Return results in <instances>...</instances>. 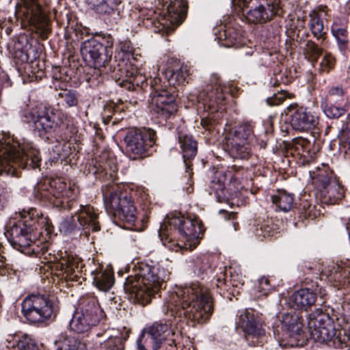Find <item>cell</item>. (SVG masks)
<instances>
[{
    "label": "cell",
    "mask_w": 350,
    "mask_h": 350,
    "mask_svg": "<svg viewBox=\"0 0 350 350\" xmlns=\"http://www.w3.org/2000/svg\"><path fill=\"white\" fill-rule=\"evenodd\" d=\"M329 299V294L323 286L307 278L284 291L280 295L278 307L279 310L309 313L326 305Z\"/></svg>",
    "instance_id": "2e32d148"
},
{
    "label": "cell",
    "mask_w": 350,
    "mask_h": 350,
    "mask_svg": "<svg viewBox=\"0 0 350 350\" xmlns=\"http://www.w3.org/2000/svg\"><path fill=\"white\" fill-rule=\"evenodd\" d=\"M235 330L252 347H262L267 345L271 338V327L267 318L254 308H246L237 312Z\"/></svg>",
    "instance_id": "44dd1931"
},
{
    "label": "cell",
    "mask_w": 350,
    "mask_h": 350,
    "mask_svg": "<svg viewBox=\"0 0 350 350\" xmlns=\"http://www.w3.org/2000/svg\"><path fill=\"white\" fill-rule=\"evenodd\" d=\"M141 3V2H140ZM137 3L133 12L139 21H148L159 31H167L176 27L183 17L185 11L183 1H151Z\"/></svg>",
    "instance_id": "d6986e66"
},
{
    "label": "cell",
    "mask_w": 350,
    "mask_h": 350,
    "mask_svg": "<svg viewBox=\"0 0 350 350\" xmlns=\"http://www.w3.org/2000/svg\"><path fill=\"white\" fill-rule=\"evenodd\" d=\"M215 310L212 291L198 281L175 284L167 293L163 304L167 319L193 328L209 323Z\"/></svg>",
    "instance_id": "277c9868"
},
{
    "label": "cell",
    "mask_w": 350,
    "mask_h": 350,
    "mask_svg": "<svg viewBox=\"0 0 350 350\" xmlns=\"http://www.w3.org/2000/svg\"><path fill=\"white\" fill-rule=\"evenodd\" d=\"M21 118L29 129L47 143L61 146L82 137L72 116L45 102L27 101L21 109Z\"/></svg>",
    "instance_id": "5b68a950"
},
{
    "label": "cell",
    "mask_w": 350,
    "mask_h": 350,
    "mask_svg": "<svg viewBox=\"0 0 350 350\" xmlns=\"http://www.w3.org/2000/svg\"><path fill=\"white\" fill-rule=\"evenodd\" d=\"M240 10L244 18L254 23H264L272 18L276 10L275 1H240Z\"/></svg>",
    "instance_id": "4316f807"
},
{
    "label": "cell",
    "mask_w": 350,
    "mask_h": 350,
    "mask_svg": "<svg viewBox=\"0 0 350 350\" xmlns=\"http://www.w3.org/2000/svg\"><path fill=\"white\" fill-rule=\"evenodd\" d=\"M149 108L154 120L166 121L178 113V99L168 90L157 89L150 96Z\"/></svg>",
    "instance_id": "d4e9b609"
},
{
    "label": "cell",
    "mask_w": 350,
    "mask_h": 350,
    "mask_svg": "<svg viewBox=\"0 0 350 350\" xmlns=\"http://www.w3.org/2000/svg\"><path fill=\"white\" fill-rule=\"evenodd\" d=\"M111 71L115 81L127 90H141L146 85V75L141 55L129 40L117 44Z\"/></svg>",
    "instance_id": "9a60e30c"
},
{
    "label": "cell",
    "mask_w": 350,
    "mask_h": 350,
    "mask_svg": "<svg viewBox=\"0 0 350 350\" xmlns=\"http://www.w3.org/2000/svg\"><path fill=\"white\" fill-rule=\"evenodd\" d=\"M45 2L18 1L16 6V18L22 28L37 39L46 40L52 30L51 12Z\"/></svg>",
    "instance_id": "7402d4cb"
},
{
    "label": "cell",
    "mask_w": 350,
    "mask_h": 350,
    "mask_svg": "<svg viewBox=\"0 0 350 350\" xmlns=\"http://www.w3.org/2000/svg\"><path fill=\"white\" fill-rule=\"evenodd\" d=\"M282 220L272 215H255L250 221L251 231L260 241H269L281 233Z\"/></svg>",
    "instance_id": "484cf974"
},
{
    "label": "cell",
    "mask_w": 350,
    "mask_h": 350,
    "mask_svg": "<svg viewBox=\"0 0 350 350\" xmlns=\"http://www.w3.org/2000/svg\"><path fill=\"white\" fill-rule=\"evenodd\" d=\"M107 321L96 295L88 293L78 300L68 329L73 334L86 337L103 328Z\"/></svg>",
    "instance_id": "ac0fdd59"
},
{
    "label": "cell",
    "mask_w": 350,
    "mask_h": 350,
    "mask_svg": "<svg viewBox=\"0 0 350 350\" xmlns=\"http://www.w3.org/2000/svg\"><path fill=\"white\" fill-rule=\"evenodd\" d=\"M34 201L53 211L66 212L79 202L81 189L77 183L66 174L49 172L42 176L33 188Z\"/></svg>",
    "instance_id": "7c38bea8"
},
{
    "label": "cell",
    "mask_w": 350,
    "mask_h": 350,
    "mask_svg": "<svg viewBox=\"0 0 350 350\" xmlns=\"http://www.w3.org/2000/svg\"><path fill=\"white\" fill-rule=\"evenodd\" d=\"M94 285L100 291L107 292L114 284V273L111 265L100 269L98 268L93 273Z\"/></svg>",
    "instance_id": "4dcf8cb0"
},
{
    "label": "cell",
    "mask_w": 350,
    "mask_h": 350,
    "mask_svg": "<svg viewBox=\"0 0 350 350\" xmlns=\"http://www.w3.org/2000/svg\"><path fill=\"white\" fill-rule=\"evenodd\" d=\"M113 140L120 151L131 161L143 160L157 148L156 133L146 127H127L120 130Z\"/></svg>",
    "instance_id": "ffe728a7"
},
{
    "label": "cell",
    "mask_w": 350,
    "mask_h": 350,
    "mask_svg": "<svg viewBox=\"0 0 350 350\" xmlns=\"http://www.w3.org/2000/svg\"><path fill=\"white\" fill-rule=\"evenodd\" d=\"M191 73L189 65L178 56L165 55L157 66L156 81H159L167 88H182L188 83Z\"/></svg>",
    "instance_id": "cb8c5ba5"
},
{
    "label": "cell",
    "mask_w": 350,
    "mask_h": 350,
    "mask_svg": "<svg viewBox=\"0 0 350 350\" xmlns=\"http://www.w3.org/2000/svg\"><path fill=\"white\" fill-rule=\"evenodd\" d=\"M5 346L6 350H50L38 338L23 332L10 334Z\"/></svg>",
    "instance_id": "f546056e"
},
{
    "label": "cell",
    "mask_w": 350,
    "mask_h": 350,
    "mask_svg": "<svg viewBox=\"0 0 350 350\" xmlns=\"http://www.w3.org/2000/svg\"><path fill=\"white\" fill-rule=\"evenodd\" d=\"M340 311L350 332V292L344 295L340 299Z\"/></svg>",
    "instance_id": "d6a6232c"
},
{
    "label": "cell",
    "mask_w": 350,
    "mask_h": 350,
    "mask_svg": "<svg viewBox=\"0 0 350 350\" xmlns=\"http://www.w3.org/2000/svg\"><path fill=\"white\" fill-rule=\"evenodd\" d=\"M102 193L105 211L115 225L133 232L148 228L153 204L146 187L134 183H109Z\"/></svg>",
    "instance_id": "7a4b0ae2"
},
{
    "label": "cell",
    "mask_w": 350,
    "mask_h": 350,
    "mask_svg": "<svg viewBox=\"0 0 350 350\" xmlns=\"http://www.w3.org/2000/svg\"><path fill=\"white\" fill-rule=\"evenodd\" d=\"M310 340L315 344L336 349H350V332L341 313L327 304L307 314Z\"/></svg>",
    "instance_id": "8fae6325"
},
{
    "label": "cell",
    "mask_w": 350,
    "mask_h": 350,
    "mask_svg": "<svg viewBox=\"0 0 350 350\" xmlns=\"http://www.w3.org/2000/svg\"><path fill=\"white\" fill-rule=\"evenodd\" d=\"M48 215L35 207H25L12 214L4 226L11 246L30 258H41L52 247L55 233Z\"/></svg>",
    "instance_id": "3957f363"
},
{
    "label": "cell",
    "mask_w": 350,
    "mask_h": 350,
    "mask_svg": "<svg viewBox=\"0 0 350 350\" xmlns=\"http://www.w3.org/2000/svg\"><path fill=\"white\" fill-rule=\"evenodd\" d=\"M56 350H89L88 343L81 338L63 334L56 341Z\"/></svg>",
    "instance_id": "1f68e13d"
},
{
    "label": "cell",
    "mask_w": 350,
    "mask_h": 350,
    "mask_svg": "<svg viewBox=\"0 0 350 350\" xmlns=\"http://www.w3.org/2000/svg\"><path fill=\"white\" fill-rule=\"evenodd\" d=\"M78 22L71 24L69 21L62 64L53 72L55 79L66 85L99 79L105 75L112 57V37L92 33Z\"/></svg>",
    "instance_id": "6da1fadb"
},
{
    "label": "cell",
    "mask_w": 350,
    "mask_h": 350,
    "mask_svg": "<svg viewBox=\"0 0 350 350\" xmlns=\"http://www.w3.org/2000/svg\"><path fill=\"white\" fill-rule=\"evenodd\" d=\"M7 53L24 83L40 82L46 76L47 58L43 44L29 33L12 36Z\"/></svg>",
    "instance_id": "30bf717a"
},
{
    "label": "cell",
    "mask_w": 350,
    "mask_h": 350,
    "mask_svg": "<svg viewBox=\"0 0 350 350\" xmlns=\"http://www.w3.org/2000/svg\"><path fill=\"white\" fill-rule=\"evenodd\" d=\"M239 125L232 129L226 137V144L228 152L237 158L243 159L250 154V134L248 128Z\"/></svg>",
    "instance_id": "83f0119b"
},
{
    "label": "cell",
    "mask_w": 350,
    "mask_h": 350,
    "mask_svg": "<svg viewBox=\"0 0 350 350\" xmlns=\"http://www.w3.org/2000/svg\"><path fill=\"white\" fill-rule=\"evenodd\" d=\"M172 271L167 266L149 259H135L129 267L123 288L135 306L146 307L162 296Z\"/></svg>",
    "instance_id": "52a82bcc"
},
{
    "label": "cell",
    "mask_w": 350,
    "mask_h": 350,
    "mask_svg": "<svg viewBox=\"0 0 350 350\" xmlns=\"http://www.w3.org/2000/svg\"><path fill=\"white\" fill-rule=\"evenodd\" d=\"M136 350H198L183 326L164 319L146 325L136 342Z\"/></svg>",
    "instance_id": "4fadbf2b"
},
{
    "label": "cell",
    "mask_w": 350,
    "mask_h": 350,
    "mask_svg": "<svg viewBox=\"0 0 350 350\" xmlns=\"http://www.w3.org/2000/svg\"><path fill=\"white\" fill-rule=\"evenodd\" d=\"M60 310V303L52 290L36 286L27 289L10 307L8 314L36 327L53 323Z\"/></svg>",
    "instance_id": "9c48e42d"
},
{
    "label": "cell",
    "mask_w": 350,
    "mask_h": 350,
    "mask_svg": "<svg viewBox=\"0 0 350 350\" xmlns=\"http://www.w3.org/2000/svg\"><path fill=\"white\" fill-rule=\"evenodd\" d=\"M83 3L88 13L108 23L118 20L122 13V2L119 1H89Z\"/></svg>",
    "instance_id": "f1b7e54d"
},
{
    "label": "cell",
    "mask_w": 350,
    "mask_h": 350,
    "mask_svg": "<svg viewBox=\"0 0 350 350\" xmlns=\"http://www.w3.org/2000/svg\"><path fill=\"white\" fill-rule=\"evenodd\" d=\"M205 232L204 224L198 215L189 211H174L163 218L159 237L168 250L185 254L198 247Z\"/></svg>",
    "instance_id": "ba28073f"
},
{
    "label": "cell",
    "mask_w": 350,
    "mask_h": 350,
    "mask_svg": "<svg viewBox=\"0 0 350 350\" xmlns=\"http://www.w3.org/2000/svg\"><path fill=\"white\" fill-rule=\"evenodd\" d=\"M213 285L217 293L226 301L237 300L244 286L241 267L234 260H226L215 276Z\"/></svg>",
    "instance_id": "603a6c76"
},
{
    "label": "cell",
    "mask_w": 350,
    "mask_h": 350,
    "mask_svg": "<svg viewBox=\"0 0 350 350\" xmlns=\"http://www.w3.org/2000/svg\"><path fill=\"white\" fill-rule=\"evenodd\" d=\"M1 157L2 176L20 178L24 170L39 169L42 164L40 150L35 144L8 131L1 132Z\"/></svg>",
    "instance_id": "5bb4252c"
},
{
    "label": "cell",
    "mask_w": 350,
    "mask_h": 350,
    "mask_svg": "<svg viewBox=\"0 0 350 350\" xmlns=\"http://www.w3.org/2000/svg\"><path fill=\"white\" fill-rule=\"evenodd\" d=\"M36 270L42 284L62 297L71 296L87 281L83 259L68 250L54 251L44 256Z\"/></svg>",
    "instance_id": "8992f818"
},
{
    "label": "cell",
    "mask_w": 350,
    "mask_h": 350,
    "mask_svg": "<svg viewBox=\"0 0 350 350\" xmlns=\"http://www.w3.org/2000/svg\"><path fill=\"white\" fill-rule=\"evenodd\" d=\"M272 330L280 347L284 350L301 349L310 342L307 323L302 314L279 310L275 315Z\"/></svg>",
    "instance_id": "e0dca14e"
}]
</instances>
